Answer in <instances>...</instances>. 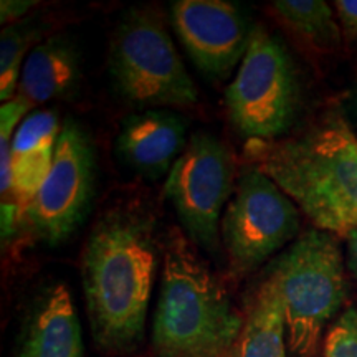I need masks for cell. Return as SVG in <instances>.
Returning a JSON list of instances; mask_svg holds the SVG:
<instances>
[{"mask_svg": "<svg viewBox=\"0 0 357 357\" xmlns=\"http://www.w3.org/2000/svg\"><path fill=\"white\" fill-rule=\"evenodd\" d=\"M154 218L139 208H111L95 223L83 252V289L95 342L128 352L144 336L158 270Z\"/></svg>", "mask_w": 357, "mask_h": 357, "instance_id": "cell-1", "label": "cell"}, {"mask_svg": "<svg viewBox=\"0 0 357 357\" xmlns=\"http://www.w3.org/2000/svg\"><path fill=\"white\" fill-rule=\"evenodd\" d=\"M245 155L318 230H357V136L339 113L284 139L248 141Z\"/></svg>", "mask_w": 357, "mask_h": 357, "instance_id": "cell-2", "label": "cell"}, {"mask_svg": "<svg viewBox=\"0 0 357 357\" xmlns=\"http://www.w3.org/2000/svg\"><path fill=\"white\" fill-rule=\"evenodd\" d=\"M243 324L197 247L184 231L169 230L153 324L158 357H238Z\"/></svg>", "mask_w": 357, "mask_h": 357, "instance_id": "cell-3", "label": "cell"}, {"mask_svg": "<svg viewBox=\"0 0 357 357\" xmlns=\"http://www.w3.org/2000/svg\"><path fill=\"white\" fill-rule=\"evenodd\" d=\"M116 91L137 108H189L199 91L155 7H132L116 25L109 47Z\"/></svg>", "mask_w": 357, "mask_h": 357, "instance_id": "cell-4", "label": "cell"}, {"mask_svg": "<svg viewBox=\"0 0 357 357\" xmlns=\"http://www.w3.org/2000/svg\"><path fill=\"white\" fill-rule=\"evenodd\" d=\"M268 275L283 300L289 349L300 357L312 356L326 324L346 300L344 260L336 236L318 229L298 236Z\"/></svg>", "mask_w": 357, "mask_h": 357, "instance_id": "cell-5", "label": "cell"}, {"mask_svg": "<svg viewBox=\"0 0 357 357\" xmlns=\"http://www.w3.org/2000/svg\"><path fill=\"white\" fill-rule=\"evenodd\" d=\"M300 96L296 68L283 42L253 25L247 53L225 93L231 126L248 141L280 139L296 118Z\"/></svg>", "mask_w": 357, "mask_h": 357, "instance_id": "cell-6", "label": "cell"}, {"mask_svg": "<svg viewBox=\"0 0 357 357\" xmlns=\"http://www.w3.org/2000/svg\"><path fill=\"white\" fill-rule=\"evenodd\" d=\"M300 208L261 172L247 164L222 217L223 248L236 275H247L296 240Z\"/></svg>", "mask_w": 357, "mask_h": 357, "instance_id": "cell-7", "label": "cell"}, {"mask_svg": "<svg viewBox=\"0 0 357 357\" xmlns=\"http://www.w3.org/2000/svg\"><path fill=\"white\" fill-rule=\"evenodd\" d=\"M235 159L225 142L199 131L192 134L164 185L192 243L213 255L220 248V215L235 192Z\"/></svg>", "mask_w": 357, "mask_h": 357, "instance_id": "cell-8", "label": "cell"}, {"mask_svg": "<svg viewBox=\"0 0 357 357\" xmlns=\"http://www.w3.org/2000/svg\"><path fill=\"white\" fill-rule=\"evenodd\" d=\"M96 184V158L91 137L75 119H65L52 169L29 205L22 222L40 242H65L86 218Z\"/></svg>", "mask_w": 357, "mask_h": 357, "instance_id": "cell-9", "label": "cell"}, {"mask_svg": "<svg viewBox=\"0 0 357 357\" xmlns=\"http://www.w3.org/2000/svg\"><path fill=\"white\" fill-rule=\"evenodd\" d=\"M171 22L194 65L218 79L242 63L253 29L235 3L223 0H176Z\"/></svg>", "mask_w": 357, "mask_h": 357, "instance_id": "cell-10", "label": "cell"}, {"mask_svg": "<svg viewBox=\"0 0 357 357\" xmlns=\"http://www.w3.org/2000/svg\"><path fill=\"white\" fill-rule=\"evenodd\" d=\"M187 142L184 116L172 109H146L124 118L116 153L132 171L155 181L171 172Z\"/></svg>", "mask_w": 357, "mask_h": 357, "instance_id": "cell-11", "label": "cell"}, {"mask_svg": "<svg viewBox=\"0 0 357 357\" xmlns=\"http://www.w3.org/2000/svg\"><path fill=\"white\" fill-rule=\"evenodd\" d=\"M83 334L70 289L55 283L37 298L17 357H83Z\"/></svg>", "mask_w": 357, "mask_h": 357, "instance_id": "cell-12", "label": "cell"}, {"mask_svg": "<svg viewBox=\"0 0 357 357\" xmlns=\"http://www.w3.org/2000/svg\"><path fill=\"white\" fill-rule=\"evenodd\" d=\"M82 84V56L73 38L55 33L42 40L26 56L19 93L32 106L48 101H68Z\"/></svg>", "mask_w": 357, "mask_h": 357, "instance_id": "cell-13", "label": "cell"}, {"mask_svg": "<svg viewBox=\"0 0 357 357\" xmlns=\"http://www.w3.org/2000/svg\"><path fill=\"white\" fill-rule=\"evenodd\" d=\"M61 126L53 109L30 113L12 139V199L19 222L50 172Z\"/></svg>", "mask_w": 357, "mask_h": 357, "instance_id": "cell-14", "label": "cell"}, {"mask_svg": "<svg viewBox=\"0 0 357 357\" xmlns=\"http://www.w3.org/2000/svg\"><path fill=\"white\" fill-rule=\"evenodd\" d=\"M288 328L276 281L266 273L245 319L238 357H287Z\"/></svg>", "mask_w": 357, "mask_h": 357, "instance_id": "cell-15", "label": "cell"}, {"mask_svg": "<svg viewBox=\"0 0 357 357\" xmlns=\"http://www.w3.org/2000/svg\"><path fill=\"white\" fill-rule=\"evenodd\" d=\"M271 8L294 35L316 50L334 52L341 45L337 17L323 0H278Z\"/></svg>", "mask_w": 357, "mask_h": 357, "instance_id": "cell-16", "label": "cell"}, {"mask_svg": "<svg viewBox=\"0 0 357 357\" xmlns=\"http://www.w3.org/2000/svg\"><path fill=\"white\" fill-rule=\"evenodd\" d=\"M47 25L38 17H26L17 24L7 25L0 35V100H13L19 89L20 75L29 53L45 40Z\"/></svg>", "mask_w": 357, "mask_h": 357, "instance_id": "cell-17", "label": "cell"}, {"mask_svg": "<svg viewBox=\"0 0 357 357\" xmlns=\"http://www.w3.org/2000/svg\"><path fill=\"white\" fill-rule=\"evenodd\" d=\"M33 106L17 95L3 102L0 108V194L2 204L13 202L12 199V139L15 128L29 116Z\"/></svg>", "mask_w": 357, "mask_h": 357, "instance_id": "cell-18", "label": "cell"}, {"mask_svg": "<svg viewBox=\"0 0 357 357\" xmlns=\"http://www.w3.org/2000/svg\"><path fill=\"white\" fill-rule=\"evenodd\" d=\"M324 357H357V310L349 307L339 316L326 336Z\"/></svg>", "mask_w": 357, "mask_h": 357, "instance_id": "cell-19", "label": "cell"}, {"mask_svg": "<svg viewBox=\"0 0 357 357\" xmlns=\"http://www.w3.org/2000/svg\"><path fill=\"white\" fill-rule=\"evenodd\" d=\"M334 7L342 35L347 42H357V0H337Z\"/></svg>", "mask_w": 357, "mask_h": 357, "instance_id": "cell-20", "label": "cell"}, {"mask_svg": "<svg viewBox=\"0 0 357 357\" xmlns=\"http://www.w3.org/2000/svg\"><path fill=\"white\" fill-rule=\"evenodd\" d=\"M37 6L33 0H2L0 2V22L12 25L26 19V13Z\"/></svg>", "mask_w": 357, "mask_h": 357, "instance_id": "cell-21", "label": "cell"}, {"mask_svg": "<svg viewBox=\"0 0 357 357\" xmlns=\"http://www.w3.org/2000/svg\"><path fill=\"white\" fill-rule=\"evenodd\" d=\"M347 242V265H349L352 275L357 280V230H352L346 235Z\"/></svg>", "mask_w": 357, "mask_h": 357, "instance_id": "cell-22", "label": "cell"}]
</instances>
